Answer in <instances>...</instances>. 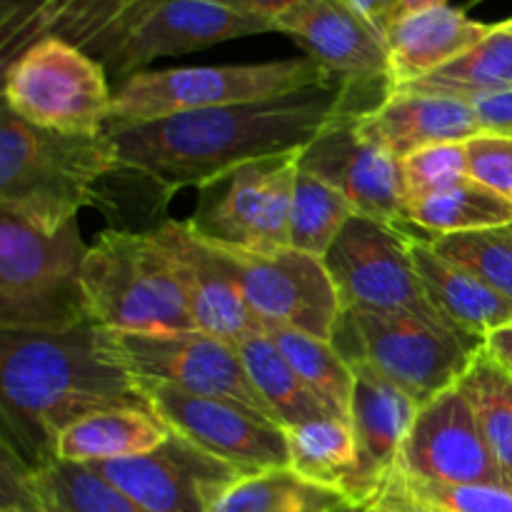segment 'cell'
<instances>
[{
	"mask_svg": "<svg viewBox=\"0 0 512 512\" xmlns=\"http://www.w3.org/2000/svg\"><path fill=\"white\" fill-rule=\"evenodd\" d=\"M378 105L345 85L325 83L253 103L105 128V135L118 165L170 198L183 188H205L253 160L300 153L338 115H363Z\"/></svg>",
	"mask_w": 512,
	"mask_h": 512,
	"instance_id": "obj_1",
	"label": "cell"
},
{
	"mask_svg": "<svg viewBox=\"0 0 512 512\" xmlns=\"http://www.w3.org/2000/svg\"><path fill=\"white\" fill-rule=\"evenodd\" d=\"M113 408L150 403L143 385L103 353L98 325L0 330L3 445L25 463L53 458L63 430Z\"/></svg>",
	"mask_w": 512,
	"mask_h": 512,
	"instance_id": "obj_2",
	"label": "cell"
},
{
	"mask_svg": "<svg viewBox=\"0 0 512 512\" xmlns=\"http://www.w3.org/2000/svg\"><path fill=\"white\" fill-rule=\"evenodd\" d=\"M118 168L108 135L35 128L3 103L0 110V210L40 233H58L95 205L103 180Z\"/></svg>",
	"mask_w": 512,
	"mask_h": 512,
	"instance_id": "obj_3",
	"label": "cell"
},
{
	"mask_svg": "<svg viewBox=\"0 0 512 512\" xmlns=\"http://www.w3.org/2000/svg\"><path fill=\"white\" fill-rule=\"evenodd\" d=\"M90 323L115 333L198 330L173 260L153 230L95 235L80 275Z\"/></svg>",
	"mask_w": 512,
	"mask_h": 512,
	"instance_id": "obj_4",
	"label": "cell"
},
{
	"mask_svg": "<svg viewBox=\"0 0 512 512\" xmlns=\"http://www.w3.org/2000/svg\"><path fill=\"white\" fill-rule=\"evenodd\" d=\"M88 248L78 218L48 235L0 210V330L90 323L80 283Z\"/></svg>",
	"mask_w": 512,
	"mask_h": 512,
	"instance_id": "obj_5",
	"label": "cell"
},
{
	"mask_svg": "<svg viewBox=\"0 0 512 512\" xmlns=\"http://www.w3.org/2000/svg\"><path fill=\"white\" fill-rule=\"evenodd\" d=\"M325 83H333V78L308 55L250 65L140 70L113 90V105L105 128L150 123L193 110L253 103Z\"/></svg>",
	"mask_w": 512,
	"mask_h": 512,
	"instance_id": "obj_6",
	"label": "cell"
},
{
	"mask_svg": "<svg viewBox=\"0 0 512 512\" xmlns=\"http://www.w3.org/2000/svg\"><path fill=\"white\" fill-rule=\"evenodd\" d=\"M333 345L350 365H368L418 405L455 388L483 350L448 325L380 313H340Z\"/></svg>",
	"mask_w": 512,
	"mask_h": 512,
	"instance_id": "obj_7",
	"label": "cell"
},
{
	"mask_svg": "<svg viewBox=\"0 0 512 512\" xmlns=\"http://www.w3.org/2000/svg\"><path fill=\"white\" fill-rule=\"evenodd\" d=\"M3 103L25 123L55 133L98 135L113 90L103 63L60 38H43L3 68Z\"/></svg>",
	"mask_w": 512,
	"mask_h": 512,
	"instance_id": "obj_8",
	"label": "cell"
},
{
	"mask_svg": "<svg viewBox=\"0 0 512 512\" xmlns=\"http://www.w3.org/2000/svg\"><path fill=\"white\" fill-rule=\"evenodd\" d=\"M410 240L405 230L365 215L348 220L323 258L343 313L413 315L448 325L425 293Z\"/></svg>",
	"mask_w": 512,
	"mask_h": 512,
	"instance_id": "obj_9",
	"label": "cell"
},
{
	"mask_svg": "<svg viewBox=\"0 0 512 512\" xmlns=\"http://www.w3.org/2000/svg\"><path fill=\"white\" fill-rule=\"evenodd\" d=\"M98 343L103 353L138 383H165L185 393L233 400L275 420L263 398L255 393L235 343L203 330L115 333L105 328H98Z\"/></svg>",
	"mask_w": 512,
	"mask_h": 512,
	"instance_id": "obj_10",
	"label": "cell"
},
{
	"mask_svg": "<svg viewBox=\"0 0 512 512\" xmlns=\"http://www.w3.org/2000/svg\"><path fill=\"white\" fill-rule=\"evenodd\" d=\"M298 153L253 160L200 188L188 220L200 238L223 248L275 250L290 245V205Z\"/></svg>",
	"mask_w": 512,
	"mask_h": 512,
	"instance_id": "obj_11",
	"label": "cell"
},
{
	"mask_svg": "<svg viewBox=\"0 0 512 512\" xmlns=\"http://www.w3.org/2000/svg\"><path fill=\"white\" fill-rule=\"evenodd\" d=\"M223 250L235 263L245 300L263 330L290 328L333 343L343 308L323 258L290 245L260 253Z\"/></svg>",
	"mask_w": 512,
	"mask_h": 512,
	"instance_id": "obj_12",
	"label": "cell"
},
{
	"mask_svg": "<svg viewBox=\"0 0 512 512\" xmlns=\"http://www.w3.org/2000/svg\"><path fill=\"white\" fill-rule=\"evenodd\" d=\"M275 33L293 38L333 83L383 103L395 88L388 33L350 0H308L275 18Z\"/></svg>",
	"mask_w": 512,
	"mask_h": 512,
	"instance_id": "obj_13",
	"label": "cell"
},
{
	"mask_svg": "<svg viewBox=\"0 0 512 512\" xmlns=\"http://www.w3.org/2000/svg\"><path fill=\"white\" fill-rule=\"evenodd\" d=\"M153 413L175 435L243 473L290 468L288 430L275 420L233 403L193 395L165 383H140Z\"/></svg>",
	"mask_w": 512,
	"mask_h": 512,
	"instance_id": "obj_14",
	"label": "cell"
},
{
	"mask_svg": "<svg viewBox=\"0 0 512 512\" xmlns=\"http://www.w3.org/2000/svg\"><path fill=\"white\" fill-rule=\"evenodd\" d=\"M358 118L343 113L325 125L298 153V168L338 190L358 215L400 228L408 223L403 165L360 133Z\"/></svg>",
	"mask_w": 512,
	"mask_h": 512,
	"instance_id": "obj_15",
	"label": "cell"
},
{
	"mask_svg": "<svg viewBox=\"0 0 512 512\" xmlns=\"http://www.w3.org/2000/svg\"><path fill=\"white\" fill-rule=\"evenodd\" d=\"M160 3L163 0H0L3 68L43 38L68 40L105 68L130 30Z\"/></svg>",
	"mask_w": 512,
	"mask_h": 512,
	"instance_id": "obj_16",
	"label": "cell"
},
{
	"mask_svg": "<svg viewBox=\"0 0 512 512\" xmlns=\"http://www.w3.org/2000/svg\"><path fill=\"white\" fill-rule=\"evenodd\" d=\"M395 473L433 483L505 485L463 385L420 405Z\"/></svg>",
	"mask_w": 512,
	"mask_h": 512,
	"instance_id": "obj_17",
	"label": "cell"
},
{
	"mask_svg": "<svg viewBox=\"0 0 512 512\" xmlns=\"http://www.w3.org/2000/svg\"><path fill=\"white\" fill-rule=\"evenodd\" d=\"M90 468L145 512H210L215 500L245 475L175 433L150 453Z\"/></svg>",
	"mask_w": 512,
	"mask_h": 512,
	"instance_id": "obj_18",
	"label": "cell"
},
{
	"mask_svg": "<svg viewBox=\"0 0 512 512\" xmlns=\"http://www.w3.org/2000/svg\"><path fill=\"white\" fill-rule=\"evenodd\" d=\"M275 33V20L250 10L230 8L213 0H163L133 30L105 70L125 83L155 58L185 55L228 40Z\"/></svg>",
	"mask_w": 512,
	"mask_h": 512,
	"instance_id": "obj_19",
	"label": "cell"
},
{
	"mask_svg": "<svg viewBox=\"0 0 512 512\" xmlns=\"http://www.w3.org/2000/svg\"><path fill=\"white\" fill-rule=\"evenodd\" d=\"M153 233L173 260L195 328L235 345L263 330L245 300L235 263L220 245L200 238L188 220H165Z\"/></svg>",
	"mask_w": 512,
	"mask_h": 512,
	"instance_id": "obj_20",
	"label": "cell"
},
{
	"mask_svg": "<svg viewBox=\"0 0 512 512\" xmlns=\"http://www.w3.org/2000/svg\"><path fill=\"white\" fill-rule=\"evenodd\" d=\"M353 373L355 388L348 420L358 440L365 500L375 503L390 475L398 470L400 450L418 418L420 405L368 365L355 363Z\"/></svg>",
	"mask_w": 512,
	"mask_h": 512,
	"instance_id": "obj_21",
	"label": "cell"
},
{
	"mask_svg": "<svg viewBox=\"0 0 512 512\" xmlns=\"http://www.w3.org/2000/svg\"><path fill=\"white\" fill-rule=\"evenodd\" d=\"M358 128L370 143L398 160L433 145L468 143L483 133L468 100L400 90H393L378 108L360 115Z\"/></svg>",
	"mask_w": 512,
	"mask_h": 512,
	"instance_id": "obj_22",
	"label": "cell"
},
{
	"mask_svg": "<svg viewBox=\"0 0 512 512\" xmlns=\"http://www.w3.org/2000/svg\"><path fill=\"white\" fill-rule=\"evenodd\" d=\"M410 253L430 303L448 320L450 328L485 343L490 333L512 325V298L508 295L450 263L430 240L413 238Z\"/></svg>",
	"mask_w": 512,
	"mask_h": 512,
	"instance_id": "obj_23",
	"label": "cell"
},
{
	"mask_svg": "<svg viewBox=\"0 0 512 512\" xmlns=\"http://www.w3.org/2000/svg\"><path fill=\"white\" fill-rule=\"evenodd\" d=\"M493 30V23L473 20L465 8L438 5L390 23L388 45L395 88L453 63ZM393 88V90H395Z\"/></svg>",
	"mask_w": 512,
	"mask_h": 512,
	"instance_id": "obj_24",
	"label": "cell"
},
{
	"mask_svg": "<svg viewBox=\"0 0 512 512\" xmlns=\"http://www.w3.org/2000/svg\"><path fill=\"white\" fill-rule=\"evenodd\" d=\"M170 435L153 408L100 410L60 433L55 458L83 465L135 458L168 443Z\"/></svg>",
	"mask_w": 512,
	"mask_h": 512,
	"instance_id": "obj_25",
	"label": "cell"
},
{
	"mask_svg": "<svg viewBox=\"0 0 512 512\" xmlns=\"http://www.w3.org/2000/svg\"><path fill=\"white\" fill-rule=\"evenodd\" d=\"M288 450L295 473L340 490L358 505H370L363 493L360 450L350 420L328 415L288 428Z\"/></svg>",
	"mask_w": 512,
	"mask_h": 512,
	"instance_id": "obj_26",
	"label": "cell"
},
{
	"mask_svg": "<svg viewBox=\"0 0 512 512\" xmlns=\"http://www.w3.org/2000/svg\"><path fill=\"white\" fill-rule=\"evenodd\" d=\"M395 90L445 95L468 103L483 95L512 90V18L493 23V30L453 63L413 83L398 85Z\"/></svg>",
	"mask_w": 512,
	"mask_h": 512,
	"instance_id": "obj_27",
	"label": "cell"
},
{
	"mask_svg": "<svg viewBox=\"0 0 512 512\" xmlns=\"http://www.w3.org/2000/svg\"><path fill=\"white\" fill-rule=\"evenodd\" d=\"M238 353L255 393L263 398V403L285 430L333 415V410L300 380V375L265 330L240 340Z\"/></svg>",
	"mask_w": 512,
	"mask_h": 512,
	"instance_id": "obj_28",
	"label": "cell"
},
{
	"mask_svg": "<svg viewBox=\"0 0 512 512\" xmlns=\"http://www.w3.org/2000/svg\"><path fill=\"white\" fill-rule=\"evenodd\" d=\"M358 505L340 490L313 483L293 468L245 473L213 503L210 512H338Z\"/></svg>",
	"mask_w": 512,
	"mask_h": 512,
	"instance_id": "obj_29",
	"label": "cell"
},
{
	"mask_svg": "<svg viewBox=\"0 0 512 512\" xmlns=\"http://www.w3.org/2000/svg\"><path fill=\"white\" fill-rule=\"evenodd\" d=\"M408 223L438 235L470 233V230L508 228L512 225V198L495 193L488 185L465 178L438 193L408 203Z\"/></svg>",
	"mask_w": 512,
	"mask_h": 512,
	"instance_id": "obj_30",
	"label": "cell"
},
{
	"mask_svg": "<svg viewBox=\"0 0 512 512\" xmlns=\"http://www.w3.org/2000/svg\"><path fill=\"white\" fill-rule=\"evenodd\" d=\"M280 353L285 355L305 385L333 410V415L348 420L353 400L355 373L353 365L340 355L330 340L313 338L290 328H265Z\"/></svg>",
	"mask_w": 512,
	"mask_h": 512,
	"instance_id": "obj_31",
	"label": "cell"
},
{
	"mask_svg": "<svg viewBox=\"0 0 512 512\" xmlns=\"http://www.w3.org/2000/svg\"><path fill=\"white\" fill-rule=\"evenodd\" d=\"M33 478L43 512H145L90 465L53 455L35 465Z\"/></svg>",
	"mask_w": 512,
	"mask_h": 512,
	"instance_id": "obj_32",
	"label": "cell"
},
{
	"mask_svg": "<svg viewBox=\"0 0 512 512\" xmlns=\"http://www.w3.org/2000/svg\"><path fill=\"white\" fill-rule=\"evenodd\" d=\"M375 505L388 512H512V488L433 483L393 473Z\"/></svg>",
	"mask_w": 512,
	"mask_h": 512,
	"instance_id": "obj_33",
	"label": "cell"
},
{
	"mask_svg": "<svg viewBox=\"0 0 512 512\" xmlns=\"http://www.w3.org/2000/svg\"><path fill=\"white\" fill-rule=\"evenodd\" d=\"M460 385L473 400L480 428L505 485L512 488V373L493 355L480 350Z\"/></svg>",
	"mask_w": 512,
	"mask_h": 512,
	"instance_id": "obj_34",
	"label": "cell"
},
{
	"mask_svg": "<svg viewBox=\"0 0 512 512\" xmlns=\"http://www.w3.org/2000/svg\"><path fill=\"white\" fill-rule=\"evenodd\" d=\"M353 215L358 213L338 190L298 168L290 205V248L325 258Z\"/></svg>",
	"mask_w": 512,
	"mask_h": 512,
	"instance_id": "obj_35",
	"label": "cell"
},
{
	"mask_svg": "<svg viewBox=\"0 0 512 512\" xmlns=\"http://www.w3.org/2000/svg\"><path fill=\"white\" fill-rule=\"evenodd\" d=\"M430 243L450 263L512 298V225L438 235Z\"/></svg>",
	"mask_w": 512,
	"mask_h": 512,
	"instance_id": "obj_36",
	"label": "cell"
},
{
	"mask_svg": "<svg viewBox=\"0 0 512 512\" xmlns=\"http://www.w3.org/2000/svg\"><path fill=\"white\" fill-rule=\"evenodd\" d=\"M400 165H403L408 203L470 178L465 143H445L433 145V148H423L400 160Z\"/></svg>",
	"mask_w": 512,
	"mask_h": 512,
	"instance_id": "obj_37",
	"label": "cell"
},
{
	"mask_svg": "<svg viewBox=\"0 0 512 512\" xmlns=\"http://www.w3.org/2000/svg\"><path fill=\"white\" fill-rule=\"evenodd\" d=\"M468 173L495 193L512 198V138L510 135L480 133L465 143Z\"/></svg>",
	"mask_w": 512,
	"mask_h": 512,
	"instance_id": "obj_38",
	"label": "cell"
},
{
	"mask_svg": "<svg viewBox=\"0 0 512 512\" xmlns=\"http://www.w3.org/2000/svg\"><path fill=\"white\" fill-rule=\"evenodd\" d=\"M0 475H3V505L0 512H43L38 490H35L33 465L3 445L0 458Z\"/></svg>",
	"mask_w": 512,
	"mask_h": 512,
	"instance_id": "obj_39",
	"label": "cell"
},
{
	"mask_svg": "<svg viewBox=\"0 0 512 512\" xmlns=\"http://www.w3.org/2000/svg\"><path fill=\"white\" fill-rule=\"evenodd\" d=\"M470 105H473V113L483 133L512 138V90L483 95V98L470 100Z\"/></svg>",
	"mask_w": 512,
	"mask_h": 512,
	"instance_id": "obj_40",
	"label": "cell"
},
{
	"mask_svg": "<svg viewBox=\"0 0 512 512\" xmlns=\"http://www.w3.org/2000/svg\"><path fill=\"white\" fill-rule=\"evenodd\" d=\"M213 3H223L238 10H250V13L268 15V18L275 20L280 13H285V10L295 8L300 3H308V0H213Z\"/></svg>",
	"mask_w": 512,
	"mask_h": 512,
	"instance_id": "obj_41",
	"label": "cell"
},
{
	"mask_svg": "<svg viewBox=\"0 0 512 512\" xmlns=\"http://www.w3.org/2000/svg\"><path fill=\"white\" fill-rule=\"evenodd\" d=\"M350 3H353L365 18L373 20L378 28L388 30L390 23H393L400 0H350Z\"/></svg>",
	"mask_w": 512,
	"mask_h": 512,
	"instance_id": "obj_42",
	"label": "cell"
},
{
	"mask_svg": "<svg viewBox=\"0 0 512 512\" xmlns=\"http://www.w3.org/2000/svg\"><path fill=\"white\" fill-rule=\"evenodd\" d=\"M483 350L488 355H493L508 373H512V325L490 333L488 338H485Z\"/></svg>",
	"mask_w": 512,
	"mask_h": 512,
	"instance_id": "obj_43",
	"label": "cell"
},
{
	"mask_svg": "<svg viewBox=\"0 0 512 512\" xmlns=\"http://www.w3.org/2000/svg\"><path fill=\"white\" fill-rule=\"evenodd\" d=\"M438 5H448V0H400L398 10H395V18H403V15L418 13V10H428V8H438Z\"/></svg>",
	"mask_w": 512,
	"mask_h": 512,
	"instance_id": "obj_44",
	"label": "cell"
},
{
	"mask_svg": "<svg viewBox=\"0 0 512 512\" xmlns=\"http://www.w3.org/2000/svg\"><path fill=\"white\" fill-rule=\"evenodd\" d=\"M360 512H388V510H383V508H380V505L370 503V505H365V508H363V510H360Z\"/></svg>",
	"mask_w": 512,
	"mask_h": 512,
	"instance_id": "obj_45",
	"label": "cell"
},
{
	"mask_svg": "<svg viewBox=\"0 0 512 512\" xmlns=\"http://www.w3.org/2000/svg\"><path fill=\"white\" fill-rule=\"evenodd\" d=\"M363 508L365 505H348V508H340L338 512H360Z\"/></svg>",
	"mask_w": 512,
	"mask_h": 512,
	"instance_id": "obj_46",
	"label": "cell"
},
{
	"mask_svg": "<svg viewBox=\"0 0 512 512\" xmlns=\"http://www.w3.org/2000/svg\"><path fill=\"white\" fill-rule=\"evenodd\" d=\"M478 3H485V0H468V5H465V10L473 8V5H478Z\"/></svg>",
	"mask_w": 512,
	"mask_h": 512,
	"instance_id": "obj_47",
	"label": "cell"
}]
</instances>
